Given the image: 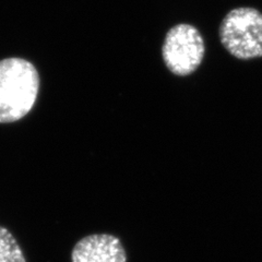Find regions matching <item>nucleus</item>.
<instances>
[{
  "instance_id": "2",
  "label": "nucleus",
  "mask_w": 262,
  "mask_h": 262,
  "mask_svg": "<svg viewBox=\"0 0 262 262\" xmlns=\"http://www.w3.org/2000/svg\"><path fill=\"white\" fill-rule=\"evenodd\" d=\"M227 53L241 60L262 58V13L250 7L229 11L219 28Z\"/></svg>"
},
{
  "instance_id": "4",
  "label": "nucleus",
  "mask_w": 262,
  "mask_h": 262,
  "mask_svg": "<svg viewBox=\"0 0 262 262\" xmlns=\"http://www.w3.org/2000/svg\"><path fill=\"white\" fill-rule=\"evenodd\" d=\"M72 262H127L119 238L110 234H94L79 241L71 253Z\"/></svg>"
},
{
  "instance_id": "1",
  "label": "nucleus",
  "mask_w": 262,
  "mask_h": 262,
  "mask_svg": "<svg viewBox=\"0 0 262 262\" xmlns=\"http://www.w3.org/2000/svg\"><path fill=\"white\" fill-rule=\"evenodd\" d=\"M40 79L35 66L10 57L0 60V124L15 122L34 107Z\"/></svg>"
},
{
  "instance_id": "5",
  "label": "nucleus",
  "mask_w": 262,
  "mask_h": 262,
  "mask_svg": "<svg viewBox=\"0 0 262 262\" xmlns=\"http://www.w3.org/2000/svg\"><path fill=\"white\" fill-rule=\"evenodd\" d=\"M0 262H27L20 245L4 226H0Z\"/></svg>"
},
{
  "instance_id": "3",
  "label": "nucleus",
  "mask_w": 262,
  "mask_h": 262,
  "mask_svg": "<svg viewBox=\"0 0 262 262\" xmlns=\"http://www.w3.org/2000/svg\"><path fill=\"white\" fill-rule=\"evenodd\" d=\"M206 45L201 33L191 24L180 23L171 28L164 38L162 57L167 69L178 77L193 73L201 64Z\"/></svg>"
}]
</instances>
